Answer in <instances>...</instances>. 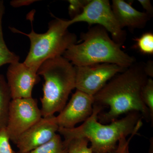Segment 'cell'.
Listing matches in <instances>:
<instances>
[{"mask_svg":"<svg viewBox=\"0 0 153 153\" xmlns=\"http://www.w3.org/2000/svg\"><path fill=\"white\" fill-rule=\"evenodd\" d=\"M90 0H69L68 14L71 19L81 14Z\"/></svg>","mask_w":153,"mask_h":153,"instance_id":"cell-19","label":"cell"},{"mask_svg":"<svg viewBox=\"0 0 153 153\" xmlns=\"http://www.w3.org/2000/svg\"><path fill=\"white\" fill-rule=\"evenodd\" d=\"M80 38L82 42L71 46L63 55L74 66L110 63L127 68L136 62L134 57L123 51L121 45L100 25L81 33Z\"/></svg>","mask_w":153,"mask_h":153,"instance_id":"cell-3","label":"cell"},{"mask_svg":"<svg viewBox=\"0 0 153 153\" xmlns=\"http://www.w3.org/2000/svg\"><path fill=\"white\" fill-rule=\"evenodd\" d=\"M145 66V63L135 62L114 76L94 96V104L109 108L107 112L98 115L100 122L111 123L120 115L132 111L151 120L149 111L142 98L143 88L149 78Z\"/></svg>","mask_w":153,"mask_h":153,"instance_id":"cell-1","label":"cell"},{"mask_svg":"<svg viewBox=\"0 0 153 153\" xmlns=\"http://www.w3.org/2000/svg\"><path fill=\"white\" fill-rule=\"evenodd\" d=\"M74 67L76 90L92 96L101 90L114 76L126 69L110 63Z\"/></svg>","mask_w":153,"mask_h":153,"instance_id":"cell-8","label":"cell"},{"mask_svg":"<svg viewBox=\"0 0 153 153\" xmlns=\"http://www.w3.org/2000/svg\"><path fill=\"white\" fill-rule=\"evenodd\" d=\"M137 46L140 52L146 55L153 54V34L150 32L144 33L135 40Z\"/></svg>","mask_w":153,"mask_h":153,"instance_id":"cell-17","label":"cell"},{"mask_svg":"<svg viewBox=\"0 0 153 153\" xmlns=\"http://www.w3.org/2000/svg\"><path fill=\"white\" fill-rule=\"evenodd\" d=\"M102 108L94 104L92 114L81 125L71 128H59L58 132L63 137L66 147L72 140L84 138L91 143L90 148L94 153H112L120 140L129 135L137 134L143 125V117L139 112H129L123 118L105 125L97 120Z\"/></svg>","mask_w":153,"mask_h":153,"instance_id":"cell-2","label":"cell"},{"mask_svg":"<svg viewBox=\"0 0 153 153\" xmlns=\"http://www.w3.org/2000/svg\"><path fill=\"white\" fill-rule=\"evenodd\" d=\"M138 1L142 6L143 9L146 10V13L150 16H152L153 13V8L152 3L149 0H138Z\"/></svg>","mask_w":153,"mask_h":153,"instance_id":"cell-22","label":"cell"},{"mask_svg":"<svg viewBox=\"0 0 153 153\" xmlns=\"http://www.w3.org/2000/svg\"><path fill=\"white\" fill-rule=\"evenodd\" d=\"M37 74L44 79L41 98L42 117L54 115L63 109L71 91L75 88V67L60 56L44 61Z\"/></svg>","mask_w":153,"mask_h":153,"instance_id":"cell-4","label":"cell"},{"mask_svg":"<svg viewBox=\"0 0 153 153\" xmlns=\"http://www.w3.org/2000/svg\"><path fill=\"white\" fill-rule=\"evenodd\" d=\"M153 61L149 60L147 63H145V71L148 76L152 78L153 76Z\"/></svg>","mask_w":153,"mask_h":153,"instance_id":"cell-24","label":"cell"},{"mask_svg":"<svg viewBox=\"0 0 153 153\" xmlns=\"http://www.w3.org/2000/svg\"><path fill=\"white\" fill-rule=\"evenodd\" d=\"M69 26L68 20L55 17L49 22L48 30L44 33H36L33 28L29 34L11 28L13 32L23 34L30 39V51L23 63L37 72L44 61L63 56L77 41L76 35L68 31Z\"/></svg>","mask_w":153,"mask_h":153,"instance_id":"cell-5","label":"cell"},{"mask_svg":"<svg viewBox=\"0 0 153 153\" xmlns=\"http://www.w3.org/2000/svg\"><path fill=\"white\" fill-rule=\"evenodd\" d=\"M36 1L33 0H15L11 1L10 4L11 5L14 7H18L22 6L29 5Z\"/></svg>","mask_w":153,"mask_h":153,"instance_id":"cell-23","label":"cell"},{"mask_svg":"<svg viewBox=\"0 0 153 153\" xmlns=\"http://www.w3.org/2000/svg\"><path fill=\"white\" fill-rule=\"evenodd\" d=\"M59 127L55 115L42 117L20 136L15 144L19 153H27L52 139Z\"/></svg>","mask_w":153,"mask_h":153,"instance_id":"cell-10","label":"cell"},{"mask_svg":"<svg viewBox=\"0 0 153 153\" xmlns=\"http://www.w3.org/2000/svg\"><path fill=\"white\" fill-rule=\"evenodd\" d=\"M111 6L114 16L123 29L144 28L150 17L146 12L137 10L123 0H113Z\"/></svg>","mask_w":153,"mask_h":153,"instance_id":"cell-12","label":"cell"},{"mask_svg":"<svg viewBox=\"0 0 153 153\" xmlns=\"http://www.w3.org/2000/svg\"><path fill=\"white\" fill-rule=\"evenodd\" d=\"M7 79L12 99L32 97L33 87L40 80L37 71L19 62L10 64Z\"/></svg>","mask_w":153,"mask_h":153,"instance_id":"cell-11","label":"cell"},{"mask_svg":"<svg viewBox=\"0 0 153 153\" xmlns=\"http://www.w3.org/2000/svg\"><path fill=\"white\" fill-rule=\"evenodd\" d=\"M135 135V134L131 135V136L128 140H127L126 138H123L121 139L120 140L118 143L117 147L115 150L112 153H123L126 148L128 146L129 143L130 141L131 140Z\"/></svg>","mask_w":153,"mask_h":153,"instance_id":"cell-21","label":"cell"},{"mask_svg":"<svg viewBox=\"0 0 153 153\" xmlns=\"http://www.w3.org/2000/svg\"><path fill=\"white\" fill-rule=\"evenodd\" d=\"M123 153H129L128 150V146L125 149Z\"/></svg>","mask_w":153,"mask_h":153,"instance_id":"cell-25","label":"cell"},{"mask_svg":"<svg viewBox=\"0 0 153 153\" xmlns=\"http://www.w3.org/2000/svg\"><path fill=\"white\" fill-rule=\"evenodd\" d=\"M88 142L84 138L72 140L66 146L67 153H94L91 148L88 147Z\"/></svg>","mask_w":153,"mask_h":153,"instance_id":"cell-18","label":"cell"},{"mask_svg":"<svg viewBox=\"0 0 153 153\" xmlns=\"http://www.w3.org/2000/svg\"><path fill=\"white\" fill-rule=\"evenodd\" d=\"M142 98L149 111L151 120L153 121V80L148 78L142 90Z\"/></svg>","mask_w":153,"mask_h":153,"instance_id":"cell-16","label":"cell"},{"mask_svg":"<svg viewBox=\"0 0 153 153\" xmlns=\"http://www.w3.org/2000/svg\"><path fill=\"white\" fill-rule=\"evenodd\" d=\"M67 148L64 146L59 134H56L49 142L27 153H67Z\"/></svg>","mask_w":153,"mask_h":153,"instance_id":"cell-15","label":"cell"},{"mask_svg":"<svg viewBox=\"0 0 153 153\" xmlns=\"http://www.w3.org/2000/svg\"><path fill=\"white\" fill-rule=\"evenodd\" d=\"M81 22L100 25L111 33L115 42L121 46L124 43L126 32L117 21L108 0H90L81 14L68 20V24Z\"/></svg>","mask_w":153,"mask_h":153,"instance_id":"cell-6","label":"cell"},{"mask_svg":"<svg viewBox=\"0 0 153 153\" xmlns=\"http://www.w3.org/2000/svg\"><path fill=\"white\" fill-rule=\"evenodd\" d=\"M42 117L41 109L35 99H12L6 128L10 140L15 144L21 134Z\"/></svg>","mask_w":153,"mask_h":153,"instance_id":"cell-7","label":"cell"},{"mask_svg":"<svg viewBox=\"0 0 153 153\" xmlns=\"http://www.w3.org/2000/svg\"><path fill=\"white\" fill-rule=\"evenodd\" d=\"M94 102L93 96L76 90L69 102L55 116L59 128H73L77 123L84 122L92 114Z\"/></svg>","mask_w":153,"mask_h":153,"instance_id":"cell-9","label":"cell"},{"mask_svg":"<svg viewBox=\"0 0 153 153\" xmlns=\"http://www.w3.org/2000/svg\"><path fill=\"white\" fill-rule=\"evenodd\" d=\"M4 12V1H0V67L5 64H10L19 61V56L10 51L4 40L2 20Z\"/></svg>","mask_w":153,"mask_h":153,"instance_id":"cell-14","label":"cell"},{"mask_svg":"<svg viewBox=\"0 0 153 153\" xmlns=\"http://www.w3.org/2000/svg\"><path fill=\"white\" fill-rule=\"evenodd\" d=\"M11 100L10 91L7 80L2 74H0V129L7 126Z\"/></svg>","mask_w":153,"mask_h":153,"instance_id":"cell-13","label":"cell"},{"mask_svg":"<svg viewBox=\"0 0 153 153\" xmlns=\"http://www.w3.org/2000/svg\"><path fill=\"white\" fill-rule=\"evenodd\" d=\"M10 140L6 128L0 129V153H16L11 147Z\"/></svg>","mask_w":153,"mask_h":153,"instance_id":"cell-20","label":"cell"}]
</instances>
